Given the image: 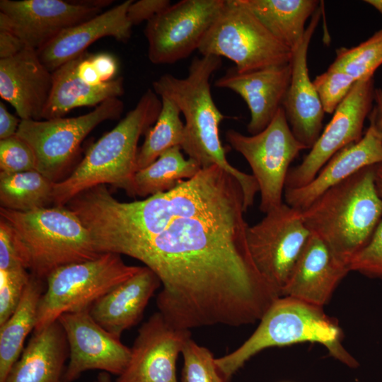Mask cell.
Returning a JSON list of instances; mask_svg holds the SVG:
<instances>
[{
	"mask_svg": "<svg viewBox=\"0 0 382 382\" xmlns=\"http://www.w3.org/2000/svg\"><path fill=\"white\" fill-rule=\"evenodd\" d=\"M225 0H182L170 4L146 23L148 57L170 64L188 57L219 15Z\"/></svg>",
	"mask_w": 382,
	"mask_h": 382,
	"instance_id": "cell-12",
	"label": "cell"
},
{
	"mask_svg": "<svg viewBox=\"0 0 382 382\" xmlns=\"http://www.w3.org/2000/svg\"><path fill=\"white\" fill-rule=\"evenodd\" d=\"M382 64V29L358 45L336 50V57L329 66L340 70L359 81L374 76Z\"/></svg>",
	"mask_w": 382,
	"mask_h": 382,
	"instance_id": "cell-31",
	"label": "cell"
},
{
	"mask_svg": "<svg viewBox=\"0 0 382 382\" xmlns=\"http://www.w3.org/2000/svg\"><path fill=\"white\" fill-rule=\"evenodd\" d=\"M357 81L350 75L330 67L317 76L313 83L325 112L333 114Z\"/></svg>",
	"mask_w": 382,
	"mask_h": 382,
	"instance_id": "cell-33",
	"label": "cell"
},
{
	"mask_svg": "<svg viewBox=\"0 0 382 382\" xmlns=\"http://www.w3.org/2000/svg\"><path fill=\"white\" fill-rule=\"evenodd\" d=\"M124 103L108 99L84 115L50 120H23L16 135L25 141L35 156V170L54 183L76 156L83 139L98 125L118 119Z\"/></svg>",
	"mask_w": 382,
	"mask_h": 382,
	"instance_id": "cell-10",
	"label": "cell"
},
{
	"mask_svg": "<svg viewBox=\"0 0 382 382\" xmlns=\"http://www.w3.org/2000/svg\"><path fill=\"white\" fill-rule=\"evenodd\" d=\"M133 0H127L95 17L67 28L37 51L42 63L53 72L77 57L96 40L112 37L126 42L132 35L127 9Z\"/></svg>",
	"mask_w": 382,
	"mask_h": 382,
	"instance_id": "cell-21",
	"label": "cell"
},
{
	"mask_svg": "<svg viewBox=\"0 0 382 382\" xmlns=\"http://www.w3.org/2000/svg\"><path fill=\"white\" fill-rule=\"evenodd\" d=\"M311 236L301 211L285 202L248 226L247 242L253 261L280 296Z\"/></svg>",
	"mask_w": 382,
	"mask_h": 382,
	"instance_id": "cell-11",
	"label": "cell"
},
{
	"mask_svg": "<svg viewBox=\"0 0 382 382\" xmlns=\"http://www.w3.org/2000/svg\"><path fill=\"white\" fill-rule=\"evenodd\" d=\"M364 2L374 7L382 16V0H366Z\"/></svg>",
	"mask_w": 382,
	"mask_h": 382,
	"instance_id": "cell-45",
	"label": "cell"
},
{
	"mask_svg": "<svg viewBox=\"0 0 382 382\" xmlns=\"http://www.w3.org/2000/svg\"><path fill=\"white\" fill-rule=\"evenodd\" d=\"M222 64L215 55L195 57L186 77L166 74L153 81L154 91L159 97L171 100L185 117V132L181 149L202 168L217 165L232 175L240 183L247 211L259 192L252 174H247L230 164L219 137V125L226 118L216 107L211 93L210 79Z\"/></svg>",
	"mask_w": 382,
	"mask_h": 382,
	"instance_id": "cell-2",
	"label": "cell"
},
{
	"mask_svg": "<svg viewBox=\"0 0 382 382\" xmlns=\"http://www.w3.org/2000/svg\"><path fill=\"white\" fill-rule=\"evenodd\" d=\"M174 190L167 224L127 255L160 279L158 312L173 327L188 330L260 320L279 296L250 254L240 183L213 165Z\"/></svg>",
	"mask_w": 382,
	"mask_h": 382,
	"instance_id": "cell-1",
	"label": "cell"
},
{
	"mask_svg": "<svg viewBox=\"0 0 382 382\" xmlns=\"http://www.w3.org/2000/svg\"><path fill=\"white\" fill-rule=\"evenodd\" d=\"M101 13L72 0H1L0 30L37 52L64 30Z\"/></svg>",
	"mask_w": 382,
	"mask_h": 382,
	"instance_id": "cell-15",
	"label": "cell"
},
{
	"mask_svg": "<svg viewBox=\"0 0 382 382\" xmlns=\"http://www.w3.org/2000/svg\"><path fill=\"white\" fill-rule=\"evenodd\" d=\"M68 344L69 361L64 378L72 382L88 370L120 376L127 367L131 349L91 316L90 308L62 315L57 320Z\"/></svg>",
	"mask_w": 382,
	"mask_h": 382,
	"instance_id": "cell-14",
	"label": "cell"
},
{
	"mask_svg": "<svg viewBox=\"0 0 382 382\" xmlns=\"http://www.w3.org/2000/svg\"><path fill=\"white\" fill-rule=\"evenodd\" d=\"M160 98L162 105L158 117L146 132L144 141L139 149L137 171L154 162L166 151L181 147L183 142L185 124L180 118V110L169 98Z\"/></svg>",
	"mask_w": 382,
	"mask_h": 382,
	"instance_id": "cell-30",
	"label": "cell"
},
{
	"mask_svg": "<svg viewBox=\"0 0 382 382\" xmlns=\"http://www.w3.org/2000/svg\"><path fill=\"white\" fill-rule=\"evenodd\" d=\"M45 290L43 280L31 274L16 310L0 325V382L6 381L23 352L25 339L35 330L38 305Z\"/></svg>",
	"mask_w": 382,
	"mask_h": 382,
	"instance_id": "cell-27",
	"label": "cell"
},
{
	"mask_svg": "<svg viewBox=\"0 0 382 382\" xmlns=\"http://www.w3.org/2000/svg\"><path fill=\"white\" fill-rule=\"evenodd\" d=\"M350 271L382 279V219L366 245L352 258Z\"/></svg>",
	"mask_w": 382,
	"mask_h": 382,
	"instance_id": "cell-36",
	"label": "cell"
},
{
	"mask_svg": "<svg viewBox=\"0 0 382 382\" xmlns=\"http://www.w3.org/2000/svg\"><path fill=\"white\" fill-rule=\"evenodd\" d=\"M180 146L173 147L134 177L135 196L148 197L173 189L180 181L194 177L202 169L195 160L185 158Z\"/></svg>",
	"mask_w": 382,
	"mask_h": 382,
	"instance_id": "cell-28",
	"label": "cell"
},
{
	"mask_svg": "<svg viewBox=\"0 0 382 382\" xmlns=\"http://www.w3.org/2000/svg\"><path fill=\"white\" fill-rule=\"evenodd\" d=\"M25 47L22 40L16 35L0 30V59L12 57Z\"/></svg>",
	"mask_w": 382,
	"mask_h": 382,
	"instance_id": "cell-40",
	"label": "cell"
},
{
	"mask_svg": "<svg viewBox=\"0 0 382 382\" xmlns=\"http://www.w3.org/2000/svg\"><path fill=\"white\" fill-rule=\"evenodd\" d=\"M69 349L58 320L34 331L5 382H66Z\"/></svg>",
	"mask_w": 382,
	"mask_h": 382,
	"instance_id": "cell-24",
	"label": "cell"
},
{
	"mask_svg": "<svg viewBox=\"0 0 382 382\" xmlns=\"http://www.w3.org/2000/svg\"><path fill=\"white\" fill-rule=\"evenodd\" d=\"M301 213L311 234L349 267L382 219V197L376 185L374 166L328 189Z\"/></svg>",
	"mask_w": 382,
	"mask_h": 382,
	"instance_id": "cell-4",
	"label": "cell"
},
{
	"mask_svg": "<svg viewBox=\"0 0 382 382\" xmlns=\"http://www.w3.org/2000/svg\"><path fill=\"white\" fill-rule=\"evenodd\" d=\"M54 182L36 170L0 173L1 207L29 212L53 203Z\"/></svg>",
	"mask_w": 382,
	"mask_h": 382,
	"instance_id": "cell-29",
	"label": "cell"
},
{
	"mask_svg": "<svg viewBox=\"0 0 382 382\" xmlns=\"http://www.w3.org/2000/svg\"><path fill=\"white\" fill-rule=\"evenodd\" d=\"M190 330L171 326L158 311L141 326L116 382H178L176 361Z\"/></svg>",
	"mask_w": 382,
	"mask_h": 382,
	"instance_id": "cell-16",
	"label": "cell"
},
{
	"mask_svg": "<svg viewBox=\"0 0 382 382\" xmlns=\"http://www.w3.org/2000/svg\"><path fill=\"white\" fill-rule=\"evenodd\" d=\"M161 105V98L153 89H147L135 107L88 148L72 173L54 183V206H65L77 195L105 184L134 197L138 142L156 122Z\"/></svg>",
	"mask_w": 382,
	"mask_h": 382,
	"instance_id": "cell-3",
	"label": "cell"
},
{
	"mask_svg": "<svg viewBox=\"0 0 382 382\" xmlns=\"http://www.w3.org/2000/svg\"><path fill=\"white\" fill-rule=\"evenodd\" d=\"M30 277L24 267L0 270V325L16 310Z\"/></svg>",
	"mask_w": 382,
	"mask_h": 382,
	"instance_id": "cell-34",
	"label": "cell"
},
{
	"mask_svg": "<svg viewBox=\"0 0 382 382\" xmlns=\"http://www.w3.org/2000/svg\"><path fill=\"white\" fill-rule=\"evenodd\" d=\"M97 382H112L110 374L107 372H100L97 377Z\"/></svg>",
	"mask_w": 382,
	"mask_h": 382,
	"instance_id": "cell-46",
	"label": "cell"
},
{
	"mask_svg": "<svg viewBox=\"0 0 382 382\" xmlns=\"http://www.w3.org/2000/svg\"><path fill=\"white\" fill-rule=\"evenodd\" d=\"M75 4L80 6L96 9H103L111 5L112 0H72Z\"/></svg>",
	"mask_w": 382,
	"mask_h": 382,
	"instance_id": "cell-43",
	"label": "cell"
},
{
	"mask_svg": "<svg viewBox=\"0 0 382 382\" xmlns=\"http://www.w3.org/2000/svg\"><path fill=\"white\" fill-rule=\"evenodd\" d=\"M141 267L127 265L120 255L112 253L59 267L45 279L47 286L40 300L34 331L57 321L64 313L91 308Z\"/></svg>",
	"mask_w": 382,
	"mask_h": 382,
	"instance_id": "cell-7",
	"label": "cell"
},
{
	"mask_svg": "<svg viewBox=\"0 0 382 382\" xmlns=\"http://www.w3.org/2000/svg\"><path fill=\"white\" fill-rule=\"evenodd\" d=\"M202 55L226 57L240 73L290 63L293 52L241 2L225 0L198 47Z\"/></svg>",
	"mask_w": 382,
	"mask_h": 382,
	"instance_id": "cell-8",
	"label": "cell"
},
{
	"mask_svg": "<svg viewBox=\"0 0 382 382\" xmlns=\"http://www.w3.org/2000/svg\"><path fill=\"white\" fill-rule=\"evenodd\" d=\"M370 125L378 132L382 142V88L375 90L374 100L372 110L369 115Z\"/></svg>",
	"mask_w": 382,
	"mask_h": 382,
	"instance_id": "cell-42",
	"label": "cell"
},
{
	"mask_svg": "<svg viewBox=\"0 0 382 382\" xmlns=\"http://www.w3.org/2000/svg\"><path fill=\"white\" fill-rule=\"evenodd\" d=\"M24 267L8 225L0 219V270Z\"/></svg>",
	"mask_w": 382,
	"mask_h": 382,
	"instance_id": "cell-38",
	"label": "cell"
},
{
	"mask_svg": "<svg viewBox=\"0 0 382 382\" xmlns=\"http://www.w3.org/2000/svg\"><path fill=\"white\" fill-rule=\"evenodd\" d=\"M170 4L169 0L133 1L127 9V18L132 26L147 23Z\"/></svg>",
	"mask_w": 382,
	"mask_h": 382,
	"instance_id": "cell-37",
	"label": "cell"
},
{
	"mask_svg": "<svg viewBox=\"0 0 382 382\" xmlns=\"http://www.w3.org/2000/svg\"><path fill=\"white\" fill-rule=\"evenodd\" d=\"M253 333L231 353L216 358L217 368L225 382L247 361L265 349L301 342L324 346L335 359L350 368L358 361L345 349L342 330L323 308L289 297L279 296L259 320Z\"/></svg>",
	"mask_w": 382,
	"mask_h": 382,
	"instance_id": "cell-6",
	"label": "cell"
},
{
	"mask_svg": "<svg viewBox=\"0 0 382 382\" xmlns=\"http://www.w3.org/2000/svg\"><path fill=\"white\" fill-rule=\"evenodd\" d=\"M88 62L94 73L103 83L114 79L117 71L116 59L108 53L90 54Z\"/></svg>",
	"mask_w": 382,
	"mask_h": 382,
	"instance_id": "cell-39",
	"label": "cell"
},
{
	"mask_svg": "<svg viewBox=\"0 0 382 382\" xmlns=\"http://www.w3.org/2000/svg\"><path fill=\"white\" fill-rule=\"evenodd\" d=\"M24 267L42 280L66 265L91 260L101 254L79 216L66 206L29 212L0 208Z\"/></svg>",
	"mask_w": 382,
	"mask_h": 382,
	"instance_id": "cell-5",
	"label": "cell"
},
{
	"mask_svg": "<svg viewBox=\"0 0 382 382\" xmlns=\"http://www.w3.org/2000/svg\"><path fill=\"white\" fill-rule=\"evenodd\" d=\"M226 139L250 166L259 186L260 211L267 214L279 207L290 164L301 151L307 149L293 134L283 107L258 134L247 136L228 129Z\"/></svg>",
	"mask_w": 382,
	"mask_h": 382,
	"instance_id": "cell-9",
	"label": "cell"
},
{
	"mask_svg": "<svg viewBox=\"0 0 382 382\" xmlns=\"http://www.w3.org/2000/svg\"><path fill=\"white\" fill-rule=\"evenodd\" d=\"M379 163H382V142L369 125L358 141L334 154L310 183L299 188L285 189V203L302 211L328 189L363 168Z\"/></svg>",
	"mask_w": 382,
	"mask_h": 382,
	"instance_id": "cell-20",
	"label": "cell"
},
{
	"mask_svg": "<svg viewBox=\"0 0 382 382\" xmlns=\"http://www.w3.org/2000/svg\"><path fill=\"white\" fill-rule=\"evenodd\" d=\"M21 120L10 113L2 102H0V139L16 134Z\"/></svg>",
	"mask_w": 382,
	"mask_h": 382,
	"instance_id": "cell-41",
	"label": "cell"
},
{
	"mask_svg": "<svg viewBox=\"0 0 382 382\" xmlns=\"http://www.w3.org/2000/svg\"><path fill=\"white\" fill-rule=\"evenodd\" d=\"M375 90L374 76L355 83L301 163L289 169L284 190L310 183L334 154L363 137L364 121L372 110Z\"/></svg>",
	"mask_w": 382,
	"mask_h": 382,
	"instance_id": "cell-13",
	"label": "cell"
},
{
	"mask_svg": "<svg viewBox=\"0 0 382 382\" xmlns=\"http://www.w3.org/2000/svg\"><path fill=\"white\" fill-rule=\"evenodd\" d=\"M262 25L294 52L301 43L306 21L320 3L317 0H241Z\"/></svg>",
	"mask_w": 382,
	"mask_h": 382,
	"instance_id": "cell-26",
	"label": "cell"
},
{
	"mask_svg": "<svg viewBox=\"0 0 382 382\" xmlns=\"http://www.w3.org/2000/svg\"><path fill=\"white\" fill-rule=\"evenodd\" d=\"M35 156L30 146L16 134L0 139V173L35 170Z\"/></svg>",
	"mask_w": 382,
	"mask_h": 382,
	"instance_id": "cell-35",
	"label": "cell"
},
{
	"mask_svg": "<svg viewBox=\"0 0 382 382\" xmlns=\"http://www.w3.org/2000/svg\"><path fill=\"white\" fill-rule=\"evenodd\" d=\"M80 55L52 72V91L42 120L62 117L76 108L98 106L123 95L122 77L96 86L83 81L76 72Z\"/></svg>",
	"mask_w": 382,
	"mask_h": 382,
	"instance_id": "cell-25",
	"label": "cell"
},
{
	"mask_svg": "<svg viewBox=\"0 0 382 382\" xmlns=\"http://www.w3.org/2000/svg\"><path fill=\"white\" fill-rule=\"evenodd\" d=\"M161 285L157 275L142 267L96 301L90 313L100 326L120 338L125 330L140 320L149 300Z\"/></svg>",
	"mask_w": 382,
	"mask_h": 382,
	"instance_id": "cell-23",
	"label": "cell"
},
{
	"mask_svg": "<svg viewBox=\"0 0 382 382\" xmlns=\"http://www.w3.org/2000/svg\"><path fill=\"white\" fill-rule=\"evenodd\" d=\"M291 78V62L245 73L233 67L214 85L233 91L245 100L250 112L247 129L254 135L265 129L282 107Z\"/></svg>",
	"mask_w": 382,
	"mask_h": 382,
	"instance_id": "cell-18",
	"label": "cell"
},
{
	"mask_svg": "<svg viewBox=\"0 0 382 382\" xmlns=\"http://www.w3.org/2000/svg\"><path fill=\"white\" fill-rule=\"evenodd\" d=\"M374 174L376 187L382 197V163L374 166Z\"/></svg>",
	"mask_w": 382,
	"mask_h": 382,
	"instance_id": "cell-44",
	"label": "cell"
},
{
	"mask_svg": "<svg viewBox=\"0 0 382 382\" xmlns=\"http://www.w3.org/2000/svg\"><path fill=\"white\" fill-rule=\"evenodd\" d=\"M96 382H97V381H96Z\"/></svg>",
	"mask_w": 382,
	"mask_h": 382,
	"instance_id": "cell-47",
	"label": "cell"
},
{
	"mask_svg": "<svg viewBox=\"0 0 382 382\" xmlns=\"http://www.w3.org/2000/svg\"><path fill=\"white\" fill-rule=\"evenodd\" d=\"M350 272L325 244L311 234L282 289L289 296L323 308L342 279Z\"/></svg>",
	"mask_w": 382,
	"mask_h": 382,
	"instance_id": "cell-22",
	"label": "cell"
},
{
	"mask_svg": "<svg viewBox=\"0 0 382 382\" xmlns=\"http://www.w3.org/2000/svg\"><path fill=\"white\" fill-rule=\"evenodd\" d=\"M321 3L311 16L301 43L293 52L291 78L282 107L296 139L311 149L322 132L325 111L311 81L307 55L312 36L322 15Z\"/></svg>",
	"mask_w": 382,
	"mask_h": 382,
	"instance_id": "cell-17",
	"label": "cell"
},
{
	"mask_svg": "<svg viewBox=\"0 0 382 382\" xmlns=\"http://www.w3.org/2000/svg\"><path fill=\"white\" fill-rule=\"evenodd\" d=\"M52 87V73L37 52L25 47L0 59V96L16 110L20 120H42Z\"/></svg>",
	"mask_w": 382,
	"mask_h": 382,
	"instance_id": "cell-19",
	"label": "cell"
},
{
	"mask_svg": "<svg viewBox=\"0 0 382 382\" xmlns=\"http://www.w3.org/2000/svg\"><path fill=\"white\" fill-rule=\"evenodd\" d=\"M183 367L181 382H225L212 352L191 337L183 348Z\"/></svg>",
	"mask_w": 382,
	"mask_h": 382,
	"instance_id": "cell-32",
	"label": "cell"
}]
</instances>
